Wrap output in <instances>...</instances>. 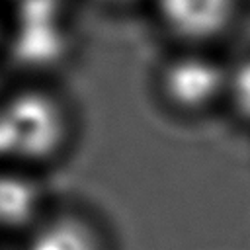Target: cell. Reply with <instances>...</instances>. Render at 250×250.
Here are the masks:
<instances>
[{
	"label": "cell",
	"instance_id": "6da1fadb",
	"mask_svg": "<svg viewBox=\"0 0 250 250\" xmlns=\"http://www.w3.org/2000/svg\"><path fill=\"white\" fill-rule=\"evenodd\" d=\"M70 137L64 104L49 90L23 88L0 100V158L16 166H43Z\"/></svg>",
	"mask_w": 250,
	"mask_h": 250
},
{
	"label": "cell",
	"instance_id": "7a4b0ae2",
	"mask_svg": "<svg viewBox=\"0 0 250 250\" xmlns=\"http://www.w3.org/2000/svg\"><path fill=\"white\" fill-rule=\"evenodd\" d=\"M229 66L217 57L188 47L170 55L156 74V90L164 105L184 117L211 111L225 102Z\"/></svg>",
	"mask_w": 250,
	"mask_h": 250
},
{
	"label": "cell",
	"instance_id": "3957f363",
	"mask_svg": "<svg viewBox=\"0 0 250 250\" xmlns=\"http://www.w3.org/2000/svg\"><path fill=\"white\" fill-rule=\"evenodd\" d=\"M242 0H152L162 27L188 47L223 37L236 21Z\"/></svg>",
	"mask_w": 250,
	"mask_h": 250
},
{
	"label": "cell",
	"instance_id": "277c9868",
	"mask_svg": "<svg viewBox=\"0 0 250 250\" xmlns=\"http://www.w3.org/2000/svg\"><path fill=\"white\" fill-rule=\"evenodd\" d=\"M45 213V188L31 168L0 166V232L25 234Z\"/></svg>",
	"mask_w": 250,
	"mask_h": 250
},
{
	"label": "cell",
	"instance_id": "5b68a950",
	"mask_svg": "<svg viewBox=\"0 0 250 250\" xmlns=\"http://www.w3.org/2000/svg\"><path fill=\"white\" fill-rule=\"evenodd\" d=\"M21 250H107L102 229L74 209L47 211L25 234Z\"/></svg>",
	"mask_w": 250,
	"mask_h": 250
},
{
	"label": "cell",
	"instance_id": "8992f818",
	"mask_svg": "<svg viewBox=\"0 0 250 250\" xmlns=\"http://www.w3.org/2000/svg\"><path fill=\"white\" fill-rule=\"evenodd\" d=\"M225 104L240 123L250 127V55L229 66Z\"/></svg>",
	"mask_w": 250,
	"mask_h": 250
},
{
	"label": "cell",
	"instance_id": "52a82bcc",
	"mask_svg": "<svg viewBox=\"0 0 250 250\" xmlns=\"http://www.w3.org/2000/svg\"><path fill=\"white\" fill-rule=\"evenodd\" d=\"M111 2H127V0H111Z\"/></svg>",
	"mask_w": 250,
	"mask_h": 250
},
{
	"label": "cell",
	"instance_id": "ba28073f",
	"mask_svg": "<svg viewBox=\"0 0 250 250\" xmlns=\"http://www.w3.org/2000/svg\"><path fill=\"white\" fill-rule=\"evenodd\" d=\"M0 162H2V158H0Z\"/></svg>",
	"mask_w": 250,
	"mask_h": 250
}]
</instances>
